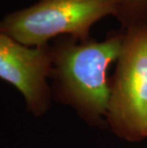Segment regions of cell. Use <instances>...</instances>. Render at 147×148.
<instances>
[{
  "label": "cell",
  "instance_id": "4",
  "mask_svg": "<svg viewBox=\"0 0 147 148\" xmlns=\"http://www.w3.org/2000/svg\"><path fill=\"white\" fill-rule=\"evenodd\" d=\"M52 47H28L0 33V78L24 97L28 111L44 115L52 97L48 84L52 72Z\"/></svg>",
  "mask_w": 147,
  "mask_h": 148
},
{
  "label": "cell",
  "instance_id": "1",
  "mask_svg": "<svg viewBox=\"0 0 147 148\" xmlns=\"http://www.w3.org/2000/svg\"><path fill=\"white\" fill-rule=\"evenodd\" d=\"M123 30L104 40H79L63 36L52 47V97L71 106L92 126L106 122L109 103L107 71L117 61L123 42Z\"/></svg>",
  "mask_w": 147,
  "mask_h": 148
},
{
  "label": "cell",
  "instance_id": "5",
  "mask_svg": "<svg viewBox=\"0 0 147 148\" xmlns=\"http://www.w3.org/2000/svg\"><path fill=\"white\" fill-rule=\"evenodd\" d=\"M115 15L122 29L147 24V0H114Z\"/></svg>",
  "mask_w": 147,
  "mask_h": 148
},
{
  "label": "cell",
  "instance_id": "2",
  "mask_svg": "<svg viewBox=\"0 0 147 148\" xmlns=\"http://www.w3.org/2000/svg\"><path fill=\"white\" fill-rule=\"evenodd\" d=\"M122 30V47L109 80L106 123L118 138L137 143L147 136V24Z\"/></svg>",
  "mask_w": 147,
  "mask_h": 148
},
{
  "label": "cell",
  "instance_id": "6",
  "mask_svg": "<svg viewBox=\"0 0 147 148\" xmlns=\"http://www.w3.org/2000/svg\"><path fill=\"white\" fill-rule=\"evenodd\" d=\"M146 138H147V136H146Z\"/></svg>",
  "mask_w": 147,
  "mask_h": 148
},
{
  "label": "cell",
  "instance_id": "3",
  "mask_svg": "<svg viewBox=\"0 0 147 148\" xmlns=\"http://www.w3.org/2000/svg\"><path fill=\"white\" fill-rule=\"evenodd\" d=\"M114 0H39L0 20V33L28 47L48 45L59 36L90 38L96 22L115 15Z\"/></svg>",
  "mask_w": 147,
  "mask_h": 148
}]
</instances>
